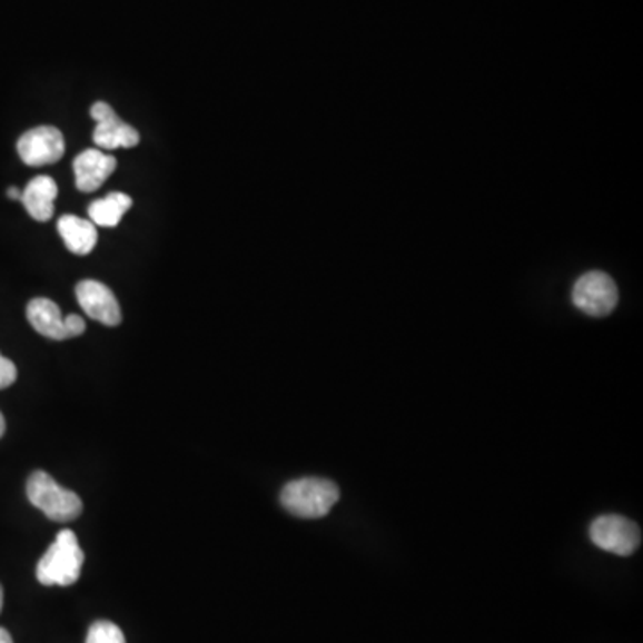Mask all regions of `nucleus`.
Returning <instances> with one entry per match:
<instances>
[{
    "label": "nucleus",
    "instance_id": "nucleus-1",
    "mask_svg": "<svg viewBox=\"0 0 643 643\" xmlns=\"http://www.w3.org/2000/svg\"><path fill=\"white\" fill-rule=\"evenodd\" d=\"M85 553L79 547L78 536L72 531H59L55 544L50 545L37 566V580L43 586H70L78 583Z\"/></svg>",
    "mask_w": 643,
    "mask_h": 643
},
{
    "label": "nucleus",
    "instance_id": "nucleus-2",
    "mask_svg": "<svg viewBox=\"0 0 643 643\" xmlns=\"http://www.w3.org/2000/svg\"><path fill=\"white\" fill-rule=\"evenodd\" d=\"M340 498V489L333 481L303 477L283 488L281 504L286 512L300 518L326 517Z\"/></svg>",
    "mask_w": 643,
    "mask_h": 643
},
{
    "label": "nucleus",
    "instance_id": "nucleus-3",
    "mask_svg": "<svg viewBox=\"0 0 643 643\" xmlns=\"http://www.w3.org/2000/svg\"><path fill=\"white\" fill-rule=\"evenodd\" d=\"M28 498L50 521L72 522L82 513V501L76 492L63 488L47 472H32L28 479Z\"/></svg>",
    "mask_w": 643,
    "mask_h": 643
},
{
    "label": "nucleus",
    "instance_id": "nucleus-4",
    "mask_svg": "<svg viewBox=\"0 0 643 643\" xmlns=\"http://www.w3.org/2000/svg\"><path fill=\"white\" fill-rule=\"evenodd\" d=\"M572 300L586 315L604 317L607 313H612L619 303V291L612 277L594 270L577 279L572 291Z\"/></svg>",
    "mask_w": 643,
    "mask_h": 643
},
{
    "label": "nucleus",
    "instance_id": "nucleus-5",
    "mask_svg": "<svg viewBox=\"0 0 643 643\" xmlns=\"http://www.w3.org/2000/svg\"><path fill=\"white\" fill-rule=\"evenodd\" d=\"M590 538L597 547L619 556H631L636 553L642 542L640 527L619 515H604L592 524Z\"/></svg>",
    "mask_w": 643,
    "mask_h": 643
},
{
    "label": "nucleus",
    "instance_id": "nucleus-6",
    "mask_svg": "<svg viewBox=\"0 0 643 643\" xmlns=\"http://www.w3.org/2000/svg\"><path fill=\"white\" fill-rule=\"evenodd\" d=\"M20 159L29 167L56 164L65 155V137L55 126L34 127L17 141Z\"/></svg>",
    "mask_w": 643,
    "mask_h": 643
},
{
    "label": "nucleus",
    "instance_id": "nucleus-7",
    "mask_svg": "<svg viewBox=\"0 0 643 643\" xmlns=\"http://www.w3.org/2000/svg\"><path fill=\"white\" fill-rule=\"evenodd\" d=\"M76 295H78L79 306L88 317L108 327L120 326L122 309L108 286L93 279H85L76 286Z\"/></svg>",
    "mask_w": 643,
    "mask_h": 643
},
{
    "label": "nucleus",
    "instance_id": "nucleus-8",
    "mask_svg": "<svg viewBox=\"0 0 643 643\" xmlns=\"http://www.w3.org/2000/svg\"><path fill=\"white\" fill-rule=\"evenodd\" d=\"M115 170H117V159L105 155L102 150L88 149L73 159L76 185L85 194L99 190Z\"/></svg>",
    "mask_w": 643,
    "mask_h": 643
},
{
    "label": "nucleus",
    "instance_id": "nucleus-9",
    "mask_svg": "<svg viewBox=\"0 0 643 643\" xmlns=\"http://www.w3.org/2000/svg\"><path fill=\"white\" fill-rule=\"evenodd\" d=\"M56 197H58V185L55 179L49 176H38L28 182L20 200L28 209L29 217L38 222H47L55 215Z\"/></svg>",
    "mask_w": 643,
    "mask_h": 643
},
{
    "label": "nucleus",
    "instance_id": "nucleus-10",
    "mask_svg": "<svg viewBox=\"0 0 643 643\" xmlns=\"http://www.w3.org/2000/svg\"><path fill=\"white\" fill-rule=\"evenodd\" d=\"M28 320L41 336L50 340H69L65 317L55 300L46 299V297L32 299L28 304Z\"/></svg>",
    "mask_w": 643,
    "mask_h": 643
},
{
    "label": "nucleus",
    "instance_id": "nucleus-11",
    "mask_svg": "<svg viewBox=\"0 0 643 643\" xmlns=\"http://www.w3.org/2000/svg\"><path fill=\"white\" fill-rule=\"evenodd\" d=\"M58 233L63 238L67 249L78 256H87L96 249L97 238H99L96 224L76 215H63L59 218Z\"/></svg>",
    "mask_w": 643,
    "mask_h": 643
},
{
    "label": "nucleus",
    "instance_id": "nucleus-12",
    "mask_svg": "<svg viewBox=\"0 0 643 643\" xmlns=\"http://www.w3.org/2000/svg\"><path fill=\"white\" fill-rule=\"evenodd\" d=\"M93 141L99 149L115 150L118 147L131 149L140 144V135L135 127L123 122L115 115L113 118L97 123Z\"/></svg>",
    "mask_w": 643,
    "mask_h": 643
},
{
    "label": "nucleus",
    "instance_id": "nucleus-13",
    "mask_svg": "<svg viewBox=\"0 0 643 643\" xmlns=\"http://www.w3.org/2000/svg\"><path fill=\"white\" fill-rule=\"evenodd\" d=\"M132 208V199L122 194V191H113L105 199L93 200L88 206V215H90L91 222L100 227H117L122 222L123 215Z\"/></svg>",
    "mask_w": 643,
    "mask_h": 643
},
{
    "label": "nucleus",
    "instance_id": "nucleus-14",
    "mask_svg": "<svg viewBox=\"0 0 643 643\" xmlns=\"http://www.w3.org/2000/svg\"><path fill=\"white\" fill-rule=\"evenodd\" d=\"M87 643H126V636L113 622L97 621L88 630Z\"/></svg>",
    "mask_w": 643,
    "mask_h": 643
},
{
    "label": "nucleus",
    "instance_id": "nucleus-15",
    "mask_svg": "<svg viewBox=\"0 0 643 643\" xmlns=\"http://www.w3.org/2000/svg\"><path fill=\"white\" fill-rule=\"evenodd\" d=\"M17 376H19V370L14 367V363L0 354V390L10 388L17 380Z\"/></svg>",
    "mask_w": 643,
    "mask_h": 643
},
{
    "label": "nucleus",
    "instance_id": "nucleus-16",
    "mask_svg": "<svg viewBox=\"0 0 643 643\" xmlns=\"http://www.w3.org/2000/svg\"><path fill=\"white\" fill-rule=\"evenodd\" d=\"M65 327H67V333H69V338H76V336H81L87 329V324L82 320L79 315H67L65 317Z\"/></svg>",
    "mask_w": 643,
    "mask_h": 643
},
{
    "label": "nucleus",
    "instance_id": "nucleus-17",
    "mask_svg": "<svg viewBox=\"0 0 643 643\" xmlns=\"http://www.w3.org/2000/svg\"><path fill=\"white\" fill-rule=\"evenodd\" d=\"M90 113L97 123L105 122V120H109V118H113L117 115L115 109L106 105V102H96V105L91 106Z\"/></svg>",
    "mask_w": 643,
    "mask_h": 643
},
{
    "label": "nucleus",
    "instance_id": "nucleus-18",
    "mask_svg": "<svg viewBox=\"0 0 643 643\" xmlns=\"http://www.w3.org/2000/svg\"><path fill=\"white\" fill-rule=\"evenodd\" d=\"M0 643H13L11 634L8 633V630H4V627H0Z\"/></svg>",
    "mask_w": 643,
    "mask_h": 643
},
{
    "label": "nucleus",
    "instance_id": "nucleus-19",
    "mask_svg": "<svg viewBox=\"0 0 643 643\" xmlns=\"http://www.w3.org/2000/svg\"><path fill=\"white\" fill-rule=\"evenodd\" d=\"M8 197H10L11 200H20V197H22V191H20L19 188L11 186L10 190H8Z\"/></svg>",
    "mask_w": 643,
    "mask_h": 643
},
{
    "label": "nucleus",
    "instance_id": "nucleus-20",
    "mask_svg": "<svg viewBox=\"0 0 643 643\" xmlns=\"http://www.w3.org/2000/svg\"><path fill=\"white\" fill-rule=\"evenodd\" d=\"M4 433H6L4 415H2V413H0V438H2V436H4Z\"/></svg>",
    "mask_w": 643,
    "mask_h": 643
},
{
    "label": "nucleus",
    "instance_id": "nucleus-21",
    "mask_svg": "<svg viewBox=\"0 0 643 643\" xmlns=\"http://www.w3.org/2000/svg\"><path fill=\"white\" fill-rule=\"evenodd\" d=\"M2 606H4V590L0 586V612H2Z\"/></svg>",
    "mask_w": 643,
    "mask_h": 643
}]
</instances>
